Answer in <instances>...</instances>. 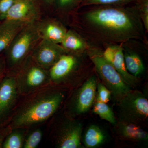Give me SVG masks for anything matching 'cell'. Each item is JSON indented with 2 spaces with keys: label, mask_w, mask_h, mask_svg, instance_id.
Listing matches in <instances>:
<instances>
[{
  "label": "cell",
  "mask_w": 148,
  "mask_h": 148,
  "mask_svg": "<svg viewBox=\"0 0 148 148\" xmlns=\"http://www.w3.org/2000/svg\"><path fill=\"white\" fill-rule=\"evenodd\" d=\"M30 129L24 140L23 148H36L42 139L43 133L40 128H36L31 131Z\"/></svg>",
  "instance_id": "cell-22"
},
{
  "label": "cell",
  "mask_w": 148,
  "mask_h": 148,
  "mask_svg": "<svg viewBox=\"0 0 148 148\" xmlns=\"http://www.w3.org/2000/svg\"><path fill=\"white\" fill-rule=\"evenodd\" d=\"M37 2L40 4H42L46 6H50L54 4L55 0H36Z\"/></svg>",
  "instance_id": "cell-30"
},
{
  "label": "cell",
  "mask_w": 148,
  "mask_h": 148,
  "mask_svg": "<svg viewBox=\"0 0 148 148\" xmlns=\"http://www.w3.org/2000/svg\"><path fill=\"white\" fill-rule=\"evenodd\" d=\"M68 90L50 84L21 95L8 125L12 129H30L44 123L65 103Z\"/></svg>",
  "instance_id": "cell-2"
},
{
  "label": "cell",
  "mask_w": 148,
  "mask_h": 148,
  "mask_svg": "<svg viewBox=\"0 0 148 148\" xmlns=\"http://www.w3.org/2000/svg\"><path fill=\"white\" fill-rule=\"evenodd\" d=\"M80 64L79 53L66 52L62 54L48 71L51 84L68 89L73 88Z\"/></svg>",
  "instance_id": "cell-8"
},
{
  "label": "cell",
  "mask_w": 148,
  "mask_h": 148,
  "mask_svg": "<svg viewBox=\"0 0 148 148\" xmlns=\"http://www.w3.org/2000/svg\"><path fill=\"white\" fill-rule=\"evenodd\" d=\"M112 94L110 90L103 83H97L95 101L107 103L110 101Z\"/></svg>",
  "instance_id": "cell-23"
},
{
  "label": "cell",
  "mask_w": 148,
  "mask_h": 148,
  "mask_svg": "<svg viewBox=\"0 0 148 148\" xmlns=\"http://www.w3.org/2000/svg\"><path fill=\"white\" fill-rule=\"evenodd\" d=\"M21 96L15 74L7 72L0 82V129L9 124Z\"/></svg>",
  "instance_id": "cell-10"
},
{
  "label": "cell",
  "mask_w": 148,
  "mask_h": 148,
  "mask_svg": "<svg viewBox=\"0 0 148 148\" xmlns=\"http://www.w3.org/2000/svg\"><path fill=\"white\" fill-rule=\"evenodd\" d=\"M60 45L67 52L79 54L88 48L84 39L72 30H68Z\"/></svg>",
  "instance_id": "cell-18"
},
{
  "label": "cell",
  "mask_w": 148,
  "mask_h": 148,
  "mask_svg": "<svg viewBox=\"0 0 148 148\" xmlns=\"http://www.w3.org/2000/svg\"><path fill=\"white\" fill-rule=\"evenodd\" d=\"M27 24L7 19L0 21V55L3 54L14 37Z\"/></svg>",
  "instance_id": "cell-14"
},
{
  "label": "cell",
  "mask_w": 148,
  "mask_h": 148,
  "mask_svg": "<svg viewBox=\"0 0 148 148\" xmlns=\"http://www.w3.org/2000/svg\"><path fill=\"white\" fill-rule=\"evenodd\" d=\"M66 52L61 45L40 39L30 55L37 64L48 71Z\"/></svg>",
  "instance_id": "cell-12"
},
{
  "label": "cell",
  "mask_w": 148,
  "mask_h": 148,
  "mask_svg": "<svg viewBox=\"0 0 148 148\" xmlns=\"http://www.w3.org/2000/svg\"><path fill=\"white\" fill-rule=\"evenodd\" d=\"M111 64L129 86L131 87L137 85L139 82V78L131 75L127 71L125 63L122 45H118L113 61Z\"/></svg>",
  "instance_id": "cell-17"
},
{
  "label": "cell",
  "mask_w": 148,
  "mask_h": 148,
  "mask_svg": "<svg viewBox=\"0 0 148 148\" xmlns=\"http://www.w3.org/2000/svg\"><path fill=\"white\" fill-rule=\"evenodd\" d=\"M92 112L98 115L102 119L107 121L111 124L115 125L117 123L114 113L107 103L95 101L93 104Z\"/></svg>",
  "instance_id": "cell-21"
},
{
  "label": "cell",
  "mask_w": 148,
  "mask_h": 148,
  "mask_svg": "<svg viewBox=\"0 0 148 148\" xmlns=\"http://www.w3.org/2000/svg\"><path fill=\"white\" fill-rule=\"evenodd\" d=\"M78 0H55L56 6L59 10L68 12L71 9Z\"/></svg>",
  "instance_id": "cell-25"
},
{
  "label": "cell",
  "mask_w": 148,
  "mask_h": 148,
  "mask_svg": "<svg viewBox=\"0 0 148 148\" xmlns=\"http://www.w3.org/2000/svg\"><path fill=\"white\" fill-rule=\"evenodd\" d=\"M132 1L134 0H87L85 4L87 5H114L126 3Z\"/></svg>",
  "instance_id": "cell-24"
},
{
  "label": "cell",
  "mask_w": 148,
  "mask_h": 148,
  "mask_svg": "<svg viewBox=\"0 0 148 148\" xmlns=\"http://www.w3.org/2000/svg\"><path fill=\"white\" fill-rule=\"evenodd\" d=\"M107 138V134L101 127L97 125L91 124L86 129L82 140L85 147L95 148L103 145Z\"/></svg>",
  "instance_id": "cell-16"
},
{
  "label": "cell",
  "mask_w": 148,
  "mask_h": 148,
  "mask_svg": "<svg viewBox=\"0 0 148 148\" xmlns=\"http://www.w3.org/2000/svg\"><path fill=\"white\" fill-rule=\"evenodd\" d=\"M12 129L9 125L0 129V148L2 147L3 143Z\"/></svg>",
  "instance_id": "cell-28"
},
{
  "label": "cell",
  "mask_w": 148,
  "mask_h": 148,
  "mask_svg": "<svg viewBox=\"0 0 148 148\" xmlns=\"http://www.w3.org/2000/svg\"><path fill=\"white\" fill-rule=\"evenodd\" d=\"M16 0H0V21H2Z\"/></svg>",
  "instance_id": "cell-26"
},
{
  "label": "cell",
  "mask_w": 148,
  "mask_h": 148,
  "mask_svg": "<svg viewBox=\"0 0 148 148\" xmlns=\"http://www.w3.org/2000/svg\"><path fill=\"white\" fill-rule=\"evenodd\" d=\"M97 84L96 77L93 75L74 90L64 103V114L76 119L88 112L95 100Z\"/></svg>",
  "instance_id": "cell-7"
},
{
  "label": "cell",
  "mask_w": 148,
  "mask_h": 148,
  "mask_svg": "<svg viewBox=\"0 0 148 148\" xmlns=\"http://www.w3.org/2000/svg\"><path fill=\"white\" fill-rule=\"evenodd\" d=\"M50 119L52 121L49 126V137L56 147H82L83 125L81 122L67 116L64 113L60 119Z\"/></svg>",
  "instance_id": "cell-4"
},
{
  "label": "cell",
  "mask_w": 148,
  "mask_h": 148,
  "mask_svg": "<svg viewBox=\"0 0 148 148\" xmlns=\"http://www.w3.org/2000/svg\"><path fill=\"white\" fill-rule=\"evenodd\" d=\"M87 50L88 56L94 64L103 84L110 90L117 101H119L132 90L112 65L104 58L102 51L89 47Z\"/></svg>",
  "instance_id": "cell-5"
},
{
  "label": "cell",
  "mask_w": 148,
  "mask_h": 148,
  "mask_svg": "<svg viewBox=\"0 0 148 148\" xmlns=\"http://www.w3.org/2000/svg\"><path fill=\"white\" fill-rule=\"evenodd\" d=\"M16 84L21 95H27L51 84L48 71L37 64L31 55L15 74Z\"/></svg>",
  "instance_id": "cell-6"
},
{
  "label": "cell",
  "mask_w": 148,
  "mask_h": 148,
  "mask_svg": "<svg viewBox=\"0 0 148 148\" xmlns=\"http://www.w3.org/2000/svg\"><path fill=\"white\" fill-rule=\"evenodd\" d=\"M37 30L41 39L61 44L67 29L58 20L53 18L41 19L37 22Z\"/></svg>",
  "instance_id": "cell-13"
},
{
  "label": "cell",
  "mask_w": 148,
  "mask_h": 148,
  "mask_svg": "<svg viewBox=\"0 0 148 148\" xmlns=\"http://www.w3.org/2000/svg\"><path fill=\"white\" fill-rule=\"evenodd\" d=\"M7 72L5 58L3 54L0 55V79L5 75Z\"/></svg>",
  "instance_id": "cell-29"
},
{
  "label": "cell",
  "mask_w": 148,
  "mask_h": 148,
  "mask_svg": "<svg viewBox=\"0 0 148 148\" xmlns=\"http://www.w3.org/2000/svg\"><path fill=\"white\" fill-rule=\"evenodd\" d=\"M82 17L84 27L104 42L123 44L144 37L145 29L138 10L106 6L88 11Z\"/></svg>",
  "instance_id": "cell-1"
},
{
  "label": "cell",
  "mask_w": 148,
  "mask_h": 148,
  "mask_svg": "<svg viewBox=\"0 0 148 148\" xmlns=\"http://www.w3.org/2000/svg\"><path fill=\"white\" fill-rule=\"evenodd\" d=\"M41 14L39 3L36 0H16L3 20L34 23L41 19Z\"/></svg>",
  "instance_id": "cell-11"
},
{
  "label": "cell",
  "mask_w": 148,
  "mask_h": 148,
  "mask_svg": "<svg viewBox=\"0 0 148 148\" xmlns=\"http://www.w3.org/2000/svg\"><path fill=\"white\" fill-rule=\"evenodd\" d=\"M125 63L127 71L132 75L138 77L145 71L143 60L139 54L133 50L122 45Z\"/></svg>",
  "instance_id": "cell-19"
},
{
  "label": "cell",
  "mask_w": 148,
  "mask_h": 148,
  "mask_svg": "<svg viewBox=\"0 0 148 148\" xmlns=\"http://www.w3.org/2000/svg\"><path fill=\"white\" fill-rule=\"evenodd\" d=\"M29 130L27 128L12 129L3 143V148H23V145Z\"/></svg>",
  "instance_id": "cell-20"
},
{
  "label": "cell",
  "mask_w": 148,
  "mask_h": 148,
  "mask_svg": "<svg viewBox=\"0 0 148 148\" xmlns=\"http://www.w3.org/2000/svg\"><path fill=\"white\" fill-rule=\"evenodd\" d=\"M114 125L118 134L125 140L140 142H146L148 140L147 132L139 125L119 120Z\"/></svg>",
  "instance_id": "cell-15"
},
{
  "label": "cell",
  "mask_w": 148,
  "mask_h": 148,
  "mask_svg": "<svg viewBox=\"0 0 148 148\" xmlns=\"http://www.w3.org/2000/svg\"><path fill=\"white\" fill-rule=\"evenodd\" d=\"M37 22L25 25L4 52L7 72L15 75L19 67L40 40L37 30Z\"/></svg>",
  "instance_id": "cell-3"
},
{
  "label": "cell",
  "mask_w": 148,
  "mask_h": 148,
  "mask_svg": "<svg viewBox=\"0 0 148 148\" xmlns=\"http://www.w3.org/2000/svg\"><path fill=\"white\" fill-rule=\"evenodd\" d=\"M1 79H2V78H1ZM1 79H0V82H1Z\"/></svg>",
  "instance_id": "cell-31"
},
{
  "label": "cell",
  "mask_w": 148,
  "mask_h": 148,
  "mask_svg": "<svg viewBox=\"0 0 148 148\" xmlns=\"http://www.w3.org/2000/svg\"><path fill=\"white\" fill-rule=\"evenodd\" d=\"M144 27L146 30H148V0L145 1L141 6V8L139 10Z\"/></svg>",
  "instance_id": "cell-27"
},
{
  "label": "cell",
  "mask_w": 148,
  "mask_h": 148,
  "mask_svg": "<svg viewBox=\"0 0 148 148\" xmlns=\"http://www.w3.org/2000/svg\"><path fill=\"white\" fill-rule=\"evenodd\" d=\"M119 102V120L139 125L147 120L148 101L138 90H130Z\"/></svg>",
  "instance_id": "cell-9"
}]
</instances>
